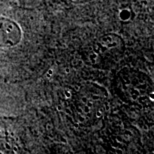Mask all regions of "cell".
Listing matches in <instances>:
<instances>
[{"label":"cell","mask_w":154,"mask_h":154,"mask_svg":"<svg viewBox=\"0 0 154 154\" xmlns=\"http://www.w3.org/2000/svg\"><path fill=\"white\" fill-rule=\"evenodd\" d=\"M22 38V31L14 20L1 17V47L12 48L18 45Z\"/></svg>","instance_id":"cell-1"}]
</instances>
